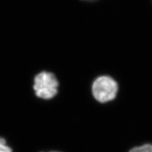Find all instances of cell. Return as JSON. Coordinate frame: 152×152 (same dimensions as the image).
<instances>
[{
  "instance_id": "6da1fadb",
  "label": "cell",
  "mask_w": 152,
  "mask_h": 152,
  "mask_svg": "<svg viewBox=\"0 0 152 152\" xmlns=\"http://www.w3.org/2000/svg\"><path fill=\"white\" fill-rule=\"evenodd\" d=\"M118 85L110 76H99L94 80L92 86V92L97 101L106 103L116 97Z\"/></svg>"
},
{
  "instance_id": "7a4b0ae2",
  "label": "cell",
  "mask_w": 152,
  "mask_h": 152,
  "mask_svg": "<svg viewBox=\"0 0 152 152\" xmlns=\"http://www.w3.org/2000/svg\"><path fill=\"white\" fill-rule=\"evenodd\" d=\"M58 83L55 75L50 72H42L34 78V89L37 97L49 99L58 92Z\"/></svg>"
},
{
  "instance_id": "3957f363",
  "label": "cell",
  "mask_w": 152,
  "mask_h": 152,
  "mask_svg": "<svg viewBox=\"0 0 152 152\" xmlns=\"http://www.w3.org/2000/svg\"><path fill=\"white\" fill-rule=\"evenodd\" d=\"M129 152H152V145L145 144L140 146L135 147L131 149Z\"/></svg>"
},
{
  "instance_id": "277c9868",
  "label": "cell",
  "mask_w": 152,
  "mask_h": 152,
  "mask_svg": "<svg viewBox=\"0 0 152 152\" xmlns=\"http://www.w3.org/2000/svg\"><path fill=\"white\" fill-rule=\"evenodd\" d=\"M0 152H12V149L6 144V141L3 138H0Z\"/></svg>"
},
{
  "instance_id": "5b68a950",
  "label": "cell",
  "mask_w": 152,
  "mask_h": 152,
  "mask_svg": "<svg viewBox=\"0 0 152 152\" xmlns=\"http://www.w3.org/2000/svg\"><path fill=\"white\" fill-rule=\"evenodd\" d=\"M51 152H56V151H51Z\"/></svg>"
}]
</instances>
